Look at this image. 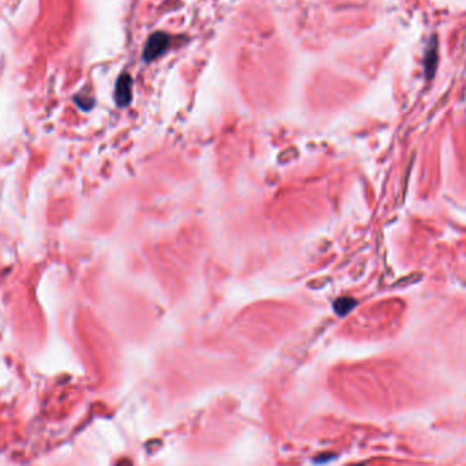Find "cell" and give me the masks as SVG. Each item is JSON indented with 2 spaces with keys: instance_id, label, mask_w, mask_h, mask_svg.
I'll list each match as a JSON object with an SVG mask.
<instances>
[{
  "instance_id": "1",
  "label": "cell",
  "mask_w": 466,
  "mask_h": 466,
  "mask_svg": "<svg viewBox=\"0 0 466 466\" xmlns=\"http://www.w3.org/2000/svg\"><path fill=\"white\" fill-rule=\"evenodd\" d=\"M169 40L171 38L165 33L160 32L153 34L146 42L145 50H143V59L146 62H153L154 59H157L167 50L168 45H169Z\"/></svg>"
},
{
  "instance_id": "3",
  "label": "cell",
  "mask_w": 466,
  "mask_h": 466,
  "mask_svg": "<svg viewBox=\"0 0 466 466\" xmlns=\"http://www.w3.org/2000/svg\"><path fill=\"white\" fill-rule=\"evenodd\" d=\"M354 305H356V301H354V300L350 299V297H344V299H340L338 301H335V313L340 314V315H345V314H348Z\"/></svg>"
},
{
  "instance_id": "2",
  "label": "cell",
  "mask_w": 466,
  "mask_h": 466,
  "mask_svg": "<svg viewBox=\"0 0 466 466\" xmlns=\"http://www.w3.org/2000/svg\"><path fill=\"white\" fill-rule=\"evenodd\" d=\"M131 100V78L128 74H123L116 86V101L119 105H126Z\"/></svg>"
}]
</instances>
